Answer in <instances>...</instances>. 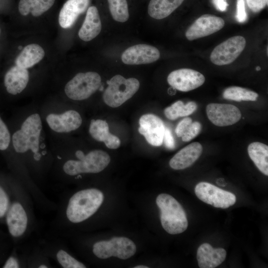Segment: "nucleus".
<instances>
[{"instance_id": "30", "label": "nucleus", "mask_w": 268, "mask_h": 268, "mask_svg": "<svg viewBox=\"0 0 268 268\" xmlns=\"http://www.w3.org/2000/svg\"><path fill=\"white\" fill-rule=\"evenodd\" d=\"M11 199L9 177H0V223H4L6 214Z\"/></svg>"}, {"instance_id": "5", "label": "nucleus", "mask_w": 268, "mask_h": 268, "mask_svg": "<svg viewBox=\"0 0 268 268\" xmlns=\"http://www.w3.org/2000/svg\"><path fill=\"white\" fill-rule=\"evenodd\" d=\"M41 114L43 123L49 130L60 136L77 130L82 123V117L77 111L63 109V106H51Z\"/></svg>"}, {"instance_id": "11", "label": "nucleus", "mask_w": 268, "mask_h": 268, "mask_svg": "<svg viewBox=\"0 0 268 268\" xmlns=\"http://www.w3.org/2000/svg\"><path fill=\"white\" fill-rule=\"evenodd\" d=\"M245 39L241 36L229 38L217 45L212 51L210 59L218 66L228 65L241 54L246 46Z\"/></svg>"}, {"instance_id": "32", "label": "nucleus", "mask_w": 268, "mask_h": 268, "mask_svg": "<svg viewBox=\"0 0 268 268\" xmlns=\"http://www.w3.org/2000/svg\"><path fill=\"white\" fill-rule=\"evenodd\" d=\"M113 18L118 22H124L129 18L128 5L126 0H108Z\"/></svg>"}, {"instance_id": "6", "label": "nucleus", "mask_w": 268, "mask_h": 268, "mask_svg": "<svg viewBox=\"0 0 268 268\" xmlns=\"http://www.w3.org/2000/svg\"><path fill=\"white\" fill-rule=\"evenodd\" d=\"M108 85L103 94V99L108 106L119 107L132 98L138 91L139 82L135 78H126L117 74L107 81Z\"/></svg>"}, {"instance_id": "13", "label": "nucleus", "mask_w": 268, "mask_h": 268, "mask_svg": "<svg viewBox=\"0 0 268 268\" xmlns=\"http://www.w3.org/2000/svg\"><path fill=\"white\" fill-rule=\"evenodd\" d=\"M167 81L176 89L188 92L202 85L205 81V77L197 70L181 68L172 71L167 77Z\"/></svg>"}, {"instance_id": "28", "label": "nucleus", "mask_w": 268, "mask_h": 268, "mask_svg": "<svg viewBox=\"0 0 268 268\" xmlns=\"http://www.w3.org/2000/svg\"><path fill=\"white\" fill-rule=\"evenodd\" d=\"M197 108V105L194 101L189 102L184 105L182 101H177L170 106L166 108L164 113L167 118L175 120L179 117H186L192 114Z\"/></svg>"}, {"instance_id": "10", "label": "nucleus", "mask_w": 268, "mask_h": 268, "mask_svg": "<svg viewBox=\"0 0 268 268\" xmlns=\"http://www.w3.org/2000/svg\"><path fill=\"white\" fill-rule=\"evenodd\" d=\"M195 193L200 200L217 208H228L234 204L236 200L233 193L207 182L198 183L195 187Z\"/></svg>"}, {"instance_id": "31", "label": "nucleus", "mask_w": 268, "mask_h": 268, "mask_svg": "<svg viewBox=\"0 0 268 268\" xmlns=\"http://www.w3.org/2000/svg\"><path fill=\"white\" fill-rule=\"evenodd\" d=\"M27 250L20 251L17 247L13 248L2 265V268H27Z\"/></svg>"}, {"instance_id": "18", "label": "nucleus", "mask_w": 268, "mask_h": 268, "mask_svg": "<svg viewBox=\"0 0 268 268\" xmlns=\"http://www.w3.org/2000/svg\"><path fill=\"white\" fill-rule=\"evenodd\" d=\"M202 146L198 142H192L178 151L170 160L173 169L182 170L191 166L201 155Z\"/></svg>"}, {"instance_id": "19", "label": "nucleus", "mask_w": 268, "mask_h": 268, "mask_svg": "<svg viewBox=\"0 0 268 268\" xmlns=\"http://www.w3.org/2000/svg\"><path fill=\"white\" fill-rule=\"evenodd\" d=\"M225 249L213 248L208 243L201 244L198 249L197 259L200 268H214L220 265L225 259Z\"/></svg>"}, {"instance_id": "17", "label": "nucleus", "mask_w": 268, "mask_h": 268, "mask_svg": "<svg viewBox=\"0 0 268 268\" xmlns=\"http://www.w3.org/2000/svg\"><path fill=\"white\" fill-rule=\"evenodd\" d=\"M29 78L27 69L17 66L11 67L4 77L7 92L13 95L21 93L27 87Z\"/></svg>"}, {"instance_id": "9", "label": "nucleus", "mask_w": 268, "mask_h": 268, "mask_svg": "<svg viewBox=\"0 0 268 268\" xmlns=\"http://www.w3.org/2000/svg\"><path fill=\"white\" fill-rule=\"evenodd\" d=\"M37 244L46 256L62 268H86V266L75 258L63 242L57 239L42 238Z\"/></svg>"}, {"instance_id": "25", "label": "nucleus", "mask_w": 268, "mask_h": 268, "mask_svg": "<svg viewBox=\"0 0 268 268\" xmlns=\"http://www.w3.org/2000/svg\"><path fill=\"white\" fill-rule=\"evenodd\" d=\"M249 157L258 169L268 175V146L260 142L250 143L247 148Z\"/></svg>"}, {"instance_id": "16", "label": "nucleus", "mask_w": 268, "mask_h": 268, "mask_svg": "<svg viewBox=\"0 0 268 268\" xmlns=\"http://www.w3.org/2000/svg\"><path fill=\"white\" fill-rule=\"evenodd\" d=\"M160 52L156 47L138 44L127 49L122 54V62L127 65H141L153 63L159 59Z\"/></svg>"}, {"instance_id": "39", "label": "nucleus", "mask_w": 268, "mask_h": 268, "mask_svg": "<svg viewBox=\"0 0 268 268\" xmlns=\"http://www.w3.org/2000/svg\"><path fill=\"white\" fill-rule=\"evenodd\" d=\"M8 246L5 243L0 240V266L8 256Z\"/></svg>"}, {"instance_id": "22", "label": "nucleus", "mask_w": 268, "mask_h": 268, "mask_svg": "<svg viewBox=\"0 0 268 268\" xmlns=\"http://www.w3.org/2000/svg\"><path fill=\"white\" fill-rule=\"evenodd\" d=\"M101 28V22L97 7L94 6H90L79 30L78 36L83 41H89L100 33Z\"/></svg>"}, {"instance_id": "42", "label": "nucleus", "mask_w": 268, "mask_h": 268, "mask_svg": "<svg viewBox=\"0 0 268 268\" xmlns=\"http://www.w3.org/2000/svg\"><path fill=\"white\" fill-rule=\"evenodd\" d=\"M261 69V67H256V70H260Z\"/></svg>"}, {"instance_id": "2", "label": "nucleus", "mask_w": 268, "mask_h": 268, "mask_svg": "<svg viewBox=\"0 0 268 268\" xmlns=\"http://www.w3.org/2000/svg\"><path fill=\"white\" fill-rule=\"evenodd\" d=\"M10 203L4 224L12 242L18 244L27 238L36 226L34 201L23 185L14 176L9 177Z\"/></svg>"}, {"instance_id": "40", "label": "nucleus", "mask_w": 268, "mask_h": 268, "mask_svg": "<svg viewBox=\"0 0 268 268\" xmlns=\"http://www.w3.org/2000/svg\"><path fill=\"white\" fill-rule=\"evenodd\" d=\"M212 2L216 9L221 11H225L228 6L226 0H212Z\"/></svg>"}, {"instance_id": "27", "label": "nucleus", "mask_w": 268, "mask_h": 268, "mask_svg": "<svg viewBox=\"0 0 268 268\" xmlns=\"http://www.w3.org/2000/svg\"><path fill=\"white\" fill-rule=\"evenodd\" d=\"M27 268H53L51 260L37 244L30 250H27Z\"/></svg>"}, {"instance_id": "38", "label": "nucleus", "mask_w": 268, "mask_h": 268, "mask_svg": "<svg viewBox=\"0 0 268 268\" xmlns=\"http://www.w3.org/2000/svg\"><path fill=\"white\" fill-rule=\"evenodd\" d=\"M163 140L165 146L169 149H173L175 147V140L172 132L168 128H165L163 137Z\"/></svg>"}, {"instance_id": "23", "label": "nucleus", "mask_w": 268, "mask_h": 268, "mask_svg": "<svg viewBox=\"0 0 268 268\" xmlns=\"http://www.w3.org/2000/svg\"><path fill=\"white\" fill-rule=\"evenodd\" d=\"M45 56L44 49L39 45L31 44L25 46L17 57L15 63L17 66L28 68L40 62Z\"/></svg>"}, {"instance_id": "21", "label": "nucleus", "mask_w": 268, "mask_h": 268, "mask_svg": "<svg viewBox=\"0 0 268 268\" xmlns=\"http://www.w3.org/2000/svg\"><path fill=\"white\" fill-rule=\"evenodd\" d=\"M89 133L93 139L104 142L110 149H117L120 146V139L110 133L108 124L104 120H91L89 127Z\"/></svg>"}, {"instance_id": "7", "label": "nucleus", "mask_w": 268, "mask_h": 268, "mask_svg": "<svg viewBox=\"0 0 268 268\" xmlns=\"http://www.w3.org/2000/svg\"><path fill=\"white\" fill-rule=\"evenodd\" d=\"M91 251L93 255L100 259L115 257L126 260L135 254L136 247L134 243L127 237H115L109 240L94 242Z\"/></svg>"}, {"instance_id": "20", "label": "nucleus", "mask_w": 268, "mask_h": 268, "mask_svg": "<svg viewBox=\"0 0 268 268\" xmlns=\"http://www.w3.org/2000/svg\"><path fill=\"white\" fill-rule=\"evenodd\" d=\"M89 0H67L60 10L59 22L63 28L71 27L87 9Z\"/></svg>"}, {"instance_id": "12", "label": "nucleus", "mask_w": 268, "mask_h": 268, "mask_svg": "<svg viewBox=\"0 0 268 268\" xmlns=\"http://www.w3.org/2000/svg\"><path fill=\"white\" fill-rule=\"evenodd\" d=\"M206 113L209 121L218 127L232 125L241 118L240 110L228 104L210 103L206 106Z\"/></svg>"}, {"instance_id": "4", "label": "nucleus", "mask_w": 268, "mask_h": 268, "mask_svg": "<svg viewBox=\"0 0 268 268\" xmlns=\"http://www.w3.org/2000/svg\"><path fill=\"white\" fill-rule=\"evenodd\" d=\"M156 203L160 209V219L163 229L170 234L183 233L187 228L186 213L180 203L167 194H159Z\"/></svg>"}, {"instance_id": "29", "label": "nucleus", "mask_w": 268, "mask_h": 268, "mask_svg": "<svg viewBox=\"0 0 268 268\" xmlns=\"http://www.w3.org/2000/svg\"><path fill=\"white\" fill-rule=\"evenodd\" d=\"M224 98L237 102L241 101L257 100L259 95L256 92L249 89L239 87L231 86L226 88L223 93Z\"/></svg>"}, {"instance_id": "37", "label": "nucleus", "mask_w": 268, "mask_h": 268, "mask_svg": "<svg viewBox=\"0 0 268 268\" xmlns=\"http://www.w3.org/2000/svg\"><path fill=\"white\" fill-rule=\"evenodd\" d=\"M250 8L254 12H257L268 5V0H246Z\"/></svg>"}, {"instance_id": "3", "label": "nucleus", "mask_w": 268, "mask_h": 268, "mask_svg": "<svg viewBox=\"0 0 268 268\" xmlns=\"http://www.w3.org/2000/svg\"><path fill=\"white\" fill-rule=\"evenodd\" d=\"M53 155L54 161L51 170L62 183L72 179L80 180L83 174L98 173L108 165L111 160L107 153L98 149L87 153L77 150L74 158L59 154Z\"/></svg>"}, {"instance_id": "35", "label": "nucleus", "mask_w": 268, "mask_h": 268, "mask_svg": "<svg viewBox=\"0 0 268 268\" xmlns=\"http://www.w3.org/2000/svg\"><path fill=\"white\" fill-rule=\"evenodd\" d=\"M247 18V13L245 11L244 0H237V12L236 18L239 22H245Z\"/></svg>"}, {"instance_id": "1", "label": "nucleus", "mask_w": 268, "mask_h": 268, "mask_svg": "<svg viewBox=\"0 0 268 268\" xmlns=\"http://www.w3.org/2000/svg\"><path fill=\"white\" fill-rule=\"evenodd\" d=\"M41 112L35 109L25 112L18 128L11 136L15 155L24 164L38 184L51 171L54 158L47 146Z\"/></svg>"}, {"instance_id": "36", "label": "nucleus", "mask_w": 268, "mask_h": 268, "mask_svg": "<svg viewBox=\"0 0 268 268\" xmlns=\"http://www.w3.org/2000/svg\"><path fill=\"white\" fill-rule=\"evenodd\" d=\"M192 123L191 118L187 117L182 120L175 129V133L177 136L182 137Z\"/></svg>"}, {"instance_id": "14", "label": "nucleus", "mask_w": 268, "mask_h": 268, "mask_svg": "<svg viewBox=\"0 0 268 268\" xmlns=\"http://www.w3.org/2000/svg\"><path fill=\"white\" fill-rule=\"evenodd\" d=\"M224 20L211 14H204L197 19L186 32V38L192 41L215 33L224 26Z\"/></svg>"}, {"instance_id": "34", "label": "nucleus", "mask_w": 268, "mask_h": 268, "mask_svg": "<svg viewBox=\"0 0 268 268\" xmlns=\"http://www.w3.org/2000/svg\"><path fill=\"white\" fill-rule=\"evenodd\" d=\"M201 130V125L200 122L197 121L192 122L182 136V140L185 142L191 140L199 134Z\"/></svg>"}, {"instance_id": "24", "label": "nucleus", "mask_w": 268, "mask_h": 268, "mask_svg": "<svg viewBox=\"0 0 268 268\" xmlns=\"http://www.w3.org/2000/svg\"><path fill=\"white\" fill-rule=\"evenodd\" d=\"M184 0H151L148 6V14L156 19H163L171 14Z\"/></svg>"}, {"instance_id": "41", "label": "nucleus", "mask_w": 268, "mask_h": 268, "mask_svg": "<svg viewBox=\"0 0 268 268\" xmlns=\"http://www.w3.org/2000/svg\"><path fill=\"white\" fill-rule=\"evenodd\" d=\"M134 268H148V267L146 266L138 265L134 267Z\"/></svg>"}, {"instance_id": "15", "label": "nucleus", "mask_w": 268, "mask_h": 268, "mask_svg": "<svg viewBox=\"0 0 268 268\" xmlns=\"http://www.w3.org/2000/svg\"><path fill=\"white\" fill-rule=\"evenodd\" d=\"M138 132L148 143L159 146L163 141L165 127L162 120L151 114H144L139 120Z\"/></svg>"}, {"instance_id": "33", "label": "nucleus", "mask_w": 268, "mask_h": 268, "mask_svg": "<svg viewBox=\"0 0 268 268\" xmlns=\"http://www.w3.org/2000/svg\"><path fill=\"white\" fill-rule=\"evenodd\" d=\"M11 134L4 122L0 117V150L7 149L11 142Z\"/></svg>"}, {"instance_id": "26", "label": "nucleus", "mask_w": 268, "mask_h": 268, "mask_svg": "<svg viewBox=\"0 0 268 268\" xmlns=\"http://www.w3.org/2000/svg\"><path fill=\"white\" fill-rule=\"evenodd\" d=\"M55 0H20L18 4V10L23 16L30 12L35 17H38L49 10L54 4Z\"/></svg>"}, {"instance_id": "8", "label": "nucleus", "mask_w": 268, "mask_h": 268, "mask_svg": "<svg viewBox=\"0 0 268 268\" xmlns=\"http://www.w3.org/2000/svg\"><path fill=\"white\" fill-rule=\"evenodd\" d=\"M101 78L96 72L77 73L66 84L64 91L69 99L82 101L89 98L100 87Z\"/></svg>"}]
</instances>
